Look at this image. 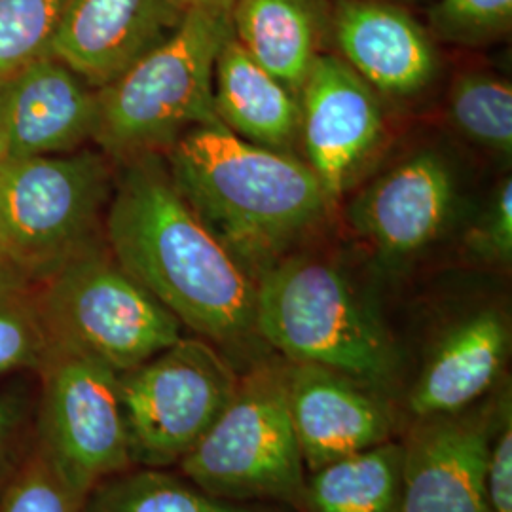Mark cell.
<instances>
[{
	"label": "cell",
	"instance_id": "obj_1",
	"mask_svg": "<svg viewBox=\"0 0 512 512\" xmlns=\"http://www.w3.org/2000/svg\"><path fill=\"white\" fill-rule=\"evenodd\" d=\"M105 230L120 266L236 366L272 351L256 329V281L184 202L160 154L124 162Z\"/></svg>",
	"mask_w": 512,
	"mask_h": 512
},
{
	"label": "cell",
	"instance_id": "obj_2",
	"mask_svg": "<svg viewBox=\"0 0 512 512\" xmlns=\"http://www.w3.org/2000/svg\"><path fill=\"white\" fill-rule=\"evenodd\" d=\"M164 156L184 202L255 281L332 205L304 160L253 145L220 122L188 129Z\"/></svg>",
	"mask_w": 512,
	"mask_h": 512
},
{
	"label": "cell",
	"instance_id": "obj_3",
	"mask_svg": "<svg viewBox=\"0 0 512 512\" xmlns=\"http://www.w3.org/2000/svg\"><path fill=\"white\" fill-rule=\"evenodd\" d=\"M256 329L274 355L325 366L391 395L403 357L348 275L317 255L283 256L256 281Z\"/></svg>",
	"mask_w": 512,
	"mask_h": 512
},
{
	"label": "cell",
	"instance_id": "obj_4",
	"mask_svg": "<svg viewBox=\"0 0 512 512\" xmlns=\"http://www.w3.org/2000/svg\"><path fill=\"white\" fill-rule=\"evenodd\" d=\"M230 35V8L186 10L171 37L97 90L93 141L105 156L120 162L164 156L188 129L219 122L213 76Z\"/></svg>",
	"mask_w": 512,
	"mask_h": 512
},
{
	"label": "cell",
	"instance_id": "obj_5",
	"mask_svg": "<svg viewBox=\"0 0 512 512\" xmlns=\"http://www.w3.org/2000/svg\"><path fill=\"white\" fill-rule=\"evenodd\" d=\"M179 467L220 499L302 511L308 469L289 408L285 359L270 355L239 374L234 397Z\"/></svg>",
	"mask_w": 512,
	"mask_h": 512
},
{
	"label": "cell",
	"instance_id": "obj_6",
	"mask_svg": "<svg viewBox=\"0 0 512 512\" xmlns=\"http://www.w3.org/2000/svg\"><path fill=\"white\" fill-rule=\"evenodd\" d=\"M38 294L54 344L82 351L118 374L184 336L181 321L97 241L42 275Z\"/></svg>",
	"mask_w": 512,
	"mask_h": 512
},
{
	"label": "cell",
	"instance_id": "obj_7",
	"mask_svg": "<svg viewBox=\"0 0 512 512\" xmlns=\"http://www.w3.org/2000/svg\"><path fill=\"white\" fill-rule=\"evenodd\" d=\"M114 179L105 154L78 150L0 165V255L40 279L97 241Z\"/></svg>",
	"mask_w": 512,
	"mask_h": 512
},
{
	"label": "cell",
	"instance_id": "obj_8",
	"mask_svg": "<svg viewBox=\"0 0 512 512\" xmlns=\"http://www.w3.org/2000/svg\"><path fill=\"white\" fill-rule=\"evenodd\" d=\"M238 366L202 338L177 340L120 374L133 467L169 469L200 442L236 393Z\"/></svg>",
	"mask_w": 512,
	"mask_h": 512
},
{
	"label": "cell",
	"instance_id": "obj_9",
	"mask_svg": "<svg viewBox=\"0 0 512 512\" xmlns=\"http://www.w3.org/2000/svg\"><path fill=\"white\" fill-rule=\"evenodd\" d=\"M38 450L82 503L97 484L133 467L120 374L76 349L57 346L38 370Z\"/></svg>",
	"mask_w": 512,
	"mask_h": 512
},
{
	"label": "cell",
	"instance_id": "obj_10",
	"mask_svg": "<svg viewBox=\"0 0 512 512\" xmlns=\"http://www.w3.org/2000/svg\"><path fill=\"white\" fill-rule=\"evenodd\" d=\"M509 406L511 389L499 387L461 412L412 420L401 440V512H488V454Z\"/></svg>",
	"mask_w": 512,
	"mask_h": 512
},
{
	"label": "cell",
	"instance_id": "obj_11",
	"mask_svg": "<svg viewBox=\"0 0 512 512\" xmlns=\"http://www.w3.org/2000/svg\"><path fill=\"white\" fill-rule=\"evenodd\" d=\"M300 101V139L306 164L334 203L359 177L385 135L378 93L342 57L321 54Z\"/></svg>",
	"mask_w": 512,
	"mask_h": 512
},
{
	"label": "cell",
	"instance_id": "obj_12",
	"mask_svg": "<svg viewBox=\"0 0 512 512\" xmlns=\"http://www.w3.org/2000/svg\"><path fill=\"white\" fill-rule=\"evenodd\" d=\"M456 177L446 158L421 150L393 165L349 203L351 228L387 264H401L433 245L454 215Z\"/></svg>",
	"mask_w": 512,
	"mask_h": 512
},
{
	"label": "cell",
	"instance_id": "obj_13",
	"mask_svg": "<svg viewBox=\"0 0 512 512\" xmlns=\"http://www.w3.org/2000/svg\"><path fill=\"white\" fill-rule=\"evenodd\" d=\"M285 363L289 408L308 473L393 440L389 395L325 366Z\"/></svg>",
	"mask_w": 512,
	"mask_h": 512
},
{
	"label": "cell",
	"instance_id": "obj_14",
	"mask_svg": "<svg viewBox=\"0 0 512 512\" xmlns=\"http://www.w3.org/2000/svg\"><path fill=\"white\" fill-rule=\"evenodd\" d=\"M179 0H67L50 54L101 90L171 37Z\"/></svg>",
	"mask_w": 512,
	"mask_h": 512
},
{
	"label": "cell",
	"instance_id": "obj_15",
	"mask_svg": "<svg viewBox=\"0 0 512 512\" xmlns=\"http://www.w3.org/2000/svg\"><path fill=\"white\" fill-rule=\"evenodd\" d=\"M0 107L8 160L76 152L99 116L97 90L52 54L0 82Z\"/></svg>",
	"mask_w": 512,
	"mask_h": 512
},
{
	"label": "cell",
	"instance_id": "obj_16",
	"mask_svg": "<svg viewBox=\"0 0 512 512\" xmlns=\"http://www.w3.org/2000/svg\"><path fill=\"white\" fill-rule=\"evenodd\" d=\"M330 25L342 59L380 95H416L437 76L433 38L391 2L340 0Z\"/></svg>",
	"mask_w": 512,
	"mask_h": 512
},
{
	"label": "cell",
	"instance_id": "obj_17",
	"mask_svg": "<svg viewBox=\"0 0 512 512\" xmlns=\"http://www.w3.org/2000/svg\"><path fill=\"white\" fill-rule=\"evenodd\" d=\"M511 353V325L499 308H480L450 325L421 366L406 408L412 420L461 412L499 387Z\"/></svg>",
	"mask_w": 512,
	"mask_h": 512
},
{
	"label": "cell",
	"instance_id": "obj_18",
	"mask_svg": "<svg viewBox=\"0 0 512 512\" xmlns=\"http://www.w3.org/2000/svg\"><path fill=\"white\" fill-rule=\"evenodd\" d=\"M213 105L220 124L253 145L281 152L298 145V97L260 67L232 35L215 63Z\"/></svg>",
	"mask_w": 512,
	"mask_h": 512
},
{
	"label": "cell",
	"instance_id": "obj_19",
	"mask_svg": "<svg viewBox=\"0 0 512 512\" xmlns=\"http://www.w3.org/2000/svg\"><path fill=\"white\" fill-rule=\"evenodd\" d=\"M232 37L298 97L321 55L323 18L315 0H236Z\"/></svg>",
	"mask_w": 512,
	"mask_h": 512
},
{
	"label": "cell",
	"instance_id": "obj_20",
	"mask_svg": "<svg viewBox=\"0 0 512 512\" xmlns=\"http://www.w3.org/2000/svg\"><path fill=\"white\" fill-rule=\"evenodd\" d=\"M403 442L387 440L308 473L300 512H401Z\"/></svg>",
	"mask_w": 512,
	"mask_h": 512
},
{
	"label": "cell",
	"instance_id": "obj_21",
	"mask_svg": "<svg viewBox=\"0 0 512 512\" xmlns=\"http://www.w3.org/2000/svg\"><path fill=\"white\" fill-rule=\"evenodd\" d=\"M82 512H281L272 505L226 501L167 469L131 467L97 484Z\"/></svg>",
	"mask_w": 512,
	"mask_h": 512
},
{
	"label": "cell",
	"instance_id": "obj_22",
	"mask_svg": "<svg viewBox=\"0 0 512 512\" xmlns=\"http://www.w3.org/2000/svg\"><path fill=\"white\" fill-rule=\"evenodd\" d=\"M54 348L38 279L0 256V374L40 370Z\"/></svg>",
	"mask_w": 512,
	"mask_h": 512
},
{
	"label": "cell",
	"instance_id": "obj_23",
	"mask_svg": "<svg viewBox=\"0 0 512 512\" xmlns=\"http://www.w3.org/2000/svg\"><path fill=\"white\" fill-rule=\"evenodd\" d=\"M448 114L463 137L503 158L512 152V88L495 74L465 73L456 78Z\"/></svg>",
	"mask_w": 512,
	"mask_h": 512
},
{
	"label": "cell",
	"instance_id": "obj_24",
	"mask_svg": "<svg viewBox=\"0 0 512 512\" xmlns=\"http://www.w3.org/2000/svg\"><path fill=\"white\" fill-rule=\"evenodd\" d=\"M67 0H0V82L50 55Z\"/></svg>",
	"mask_w": 512,
	"mask_h": 512
},
{
	"label": "cell",
	"instance_id": "obj_25",
	"mask_svg": "<svg viewBox=\"0 0 512 512\" xmlns=\"http://www.w3.org/2000/svg\"><path fill=\"white\" fill-rule=\"evenodd\" d=\"M0 512H82V501L35 446L2 484Z\"/></svg>",
	"mask_w": 512,
	"mask_h": 512
},
{
	"label": "cell",
	"instance_id": "obj_26",
	"mask_svg": "<svg viewBox=\"0 0 512 512\" xmlns=\"http://www.w3.org/2000/svg\"><path fill=\"white\" fill-rule=\"evenodd\" d=\"M512 23V0H439L429 12L433 37L476 46L503 37Z\"/></svg>",
	"mask_w": 512,
	"mask_h": 512
},
{
	"label": "cell",
	"instance_id": "obj_27",
	"mask_svg": "<svg viewBox=\"0 0 512 512\" xmlns=\"http://www.w3.org/2000/svg\"><path fill=\"white\" fill-rule=\"evenodd\" d=\"M467 247L478 260L488 264H511L512 181L509 177L497 186L490 207L467 236Z\"/></svg>",
	"mask_w": 512,
	"mask_h": 512
},
{
	"label": "cell",
	"instance_id": "obj_28",
	"mask_svg": "<svg viewBox=\"0 0 512 512\" xmlns=\"http://www.w3.org/2000/svg\"><path fill=\"white\" fill-rule=\"evenodd\" d=\"M484 488L488 512H512V406L495 429Z\"/></svg>",
	"mask_w": 512,
	"mask_h": 512
},
{
	"label": "cell",
	"instance_id": "obj_29",
	"mask_svg": "<svg viewBox=\"0 0 512 512\" xmlns=\"http://www.w3.org/2000/svg\"><path fill=\"white\" fill-rule=\"evenodd\" d=\"M25 423V403L14 395H0V488L14 471L12 461Z\"/></svg>",
	"mask_w": 512,
	"mask_h": 512
},
{
	"label": "cell",
	"instance_id": "obj_30",
	"mask_svg": "<svg viewBox=\"0 0 512 512\" xmlns=\"http://www.w3.org/2000/svg\"><path fill=\"white\" fill-rule=\"evenodd\" d=\"M184 10L192 8H232L236 0H179Z\"/></svg>",
	"mask_w": 512,
	"mask_h": 512
},
{
	"label": "cell",
	"instance_id": "obj_31",
	"mask_svg": "<svg viewBox=\"0 0 512 512\" xmlns=\"http://www.w3.org/2000/svg\"><path fill=\"white\" fill-rule=\"evenodd\" d=\"M8 160L6 152V137H4V124H2V107H0V165Z\"/></svg>",
	"mask_w": 512,
	"mask_h": 512
},
{
	"label": "cell",
	"instance_id": "obj_32",
	"mask_svg": "<svg viewBox=\"0 0 512 512\" xmlns=\"http://www.w3.org/2000/svg\"><path fill=\"white\" fill-rule=\"evenodd\" d=\"M0 256H2V255H0Z\"/></svg>",
	"mask_w": 512,
	"mask_h": 512
}]
</instances>
